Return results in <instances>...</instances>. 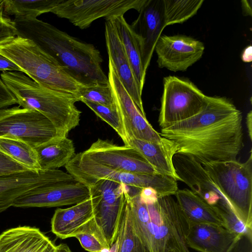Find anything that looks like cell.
<instances>
[{"instance_id":"cell-1","label":"cell","mask_w":252,"mask_h":252,"mask_svg":"<svg viewBox=\"0 0 252 252\" xmlns=\"http://www.w3.org/2000/svg\"><path fill=\"white\" fill-rule=\"evenodd\" d=\"M159 134L175 143L177 154L200 163L236 160L244 147L242 112L224 97L208 96L199 113Z\"/></svg>"},{"instance_id":"cell-2","label":"cell","mask_w":252,"mask_h":252,"mask_svg":"<svg viewBox=\"0 0 252 252\" xmlns=\"http://www.w3.org/2000/svg\"><path fill=\"white\" fill-rule=\"evenodd\" d=\"M17 35L34 42L53 57L76 81L86 87L108 84L99 51L37 18L15 17Z\"/></svg>"},{"instance_id":"cell-3","label":"cell","mask_w":252,"mask_h":252,"mask_svg":"<svg viewBox=\"0 0 252 252\" xmlns=\"http://www.w3.org/2000/svg\"><path fill=\"white\" fill-rule=\"evenodd\" d=\"M139 194L126 186V201L133 226L148 252H190L185 240L189 224L176 200L166 196L146 203Z\"/></svg>"},{"instance_id":"cell-4","label":"cell","mask_w":252,"mask_h":252,"mask_svg":"<svg viewBox=\"0 0 252 252\" xmlns=\"http://www.w3.org/2000/svg\"><path fill=\"white\" fill-rule=\"evenodd\" d=\"M0 78L23 108L38 111L55 127L58 136H67L79 123L81 112L75 103L81 98L42 86L22 72L5 71Z\"/></svg>"},{"instance_id":"cell-5","label":"cell","mask_w":252,"mask_h":252,"mask_svg":"<svg viewBox=\"0 0 252 252\" xmlns=\"http://www.w3.org/2000/svg\"><path fill=\"white\" fill-rule=\"evenodd\" d=\"M0 54L15 63L33 81L46 88L80 97V91L86 87L72 78L53 57L29 39L17 36L9 42L0 45Z\"/></svg>"},{"instance_id":"cell-6","label":"cell","mask_w":252,"mask_h":252,"mask_svg":"<svg viewBox=\"0 0 252 252\" xmlns=\"http://www.w3.org/2000/svg\"><path fill=\"white\" fill-rule=\"evenodd\" d=\"M239 219L252 228V155L236 160L201 163Z\"/></svg>"},{"instance_id":"cell-7","label":"cell","mask_w":252,"mask_h":252,"mask_svg":"<svg viewBox=\"0 0 252 252\" xmlns=\"http://www.w3.org/2000/svg\"><path fill=\"white\" fill-rule=\"evenodd\" d=\"M64 166L69 174L88 188L98 180H108L141 189L151 188L158 198L175 195L179 189L177 181L167 176L113 170L75 157Z\"/></svg>"},{"instance_id":"cell-8","label":"cell","mask_w":252,"mask_h":252,"mask_svg":"<svg viewBox=\"0 0 252 252\" xmlns=\"http://www.w3.org/2000/svg\"><path fill=\"white\" fill-rule=\"evenodd\" d=\"M208 96L189 80L175 76L164 78L159 126L163 128L196 115L203 109Z\"/></svg>"},{"instance_id":"cell-9","label":"cell","mask_w":252,"mask_h":252,"mask_svg":"<svg viewBox=\"0 0 252 252\" xmlns=\"http://www.w3.org/2000/svg\"><path fill=\"white\" fill-rule=\"evenodd\" d=\"M90 197V189L68 172L17 197L12 206L54 207L80 203Z\"/></svg>"},{"instance_id":"cell-10","label":"cell","mask_w":252,"mask_h":252,"mask_svg":"<svg viewBox=\"0 0 252 252\" xmlns=\"http://www.w3.org/2000/svg\"><path fill=\"white\" fill-rule=\"evenodd\" d=\"M146 0H61L51 12L68 20L81 29L89 27L95 20L124 15L134 9L138 12Z\"/></svg>"},{"instance_id":"cell-11","label":"cell","mask_w":252,"mask_h":252,"mask_svg":"<svg viewBox=\"0 0 252 252\" xmlns=\"http://www.w3.org/2000/svg\"><path fill=\"white\" fill-rule=\"evenodd\" d=\"M74 157L113 170L158 174L134 149L126 145L118 146L107 140L98 139L89 149Z\"/></svg>"},{"instance_id":"cell-12","label":"cell","mask_w":252,"mask_h":252,"mask_svg":"<svg viewBox=\"0 0 252 252\" xmlns=\"http://www.w3.org/2000/svg\"><path fill=\"white\" fill-rule=\"evenodd\" d=\"M126 185L101 179L89 187L97 194L99 201L94 219L110 247L117 237L124 213Z\"/></svg>"},{"instance_id":"cell-13","label":"cell","mask_w":252,"mask_h":252,"mask_svg":"<svg viewBox=\"0 0 252 252\" xmlns=\"http://www.w3.org/2000/svg\"><path fill=\"white\" fill-rule=\"evenodd\" d=\"M58 136L57 130L45 116L37 111L18 106L0 120V137L14 138L35 148Z\"/></svg>"},{"instance_id":"cell-14","label":"cell","mask_w":252,"mask_h":252,"mask_svg":"<svg viewBox=\"0 0 252 252\" xmlns=\"http://www.w3.org/2000/svg\"><path fill=\"white\" fill-rule=\"evenodd\" d=\"M108 79L114 102L121 119L127 137L159 142L162 139L141 113L119 80L112 63L108 61Z\"/></svg>"},{"instance_id":"cell-15","label":"cell","mask_w":252,"mask_h":252,"mask_svg":"<svg viewBox=\"0 0 252 252\" xmlns=\"http://www.w3.org/2000/svg\"><path fill=\"white\" fill-rule=\"evenodd\" d=\"M205 49L200 41L185 35H161L155 50L159 67L170 71L186 70L202 57Z\"/></svg>"},{"instance_id":"cell-16","label":"cell","mask_w":252,"mask_h":252,"mask_svg":"<svg viewBox=\"0 0 252 252\" xmlns=\"http://www.w3.org/2000/svg\"><path fill=\"white\" fill-rule=\"evenodd\" d=\"M137 18L130 25L139 42L144 71L147 69L156 44L165 28L162 0H146Z\"/></svg>"},{"instance_id":"cell-17","label":"cell","mask_w":252,"mask_h":252,"mask_svg":"<svg viewBox=\"0 0 252 252\" xmlns=\"http://www.w3.org/2000/svg\"><path fill=\"white\" fill-rule=\"evenodd\" d=\"M173 163L181 182L190 190L210 205L231 208L201 163L191 157L178 154L174 156Z\"/></svg>"},{"instance_id":"cell-18","label":"cell","mask_w":252,"mask_h":252,"mask_svg":"<svg viewBox=\"0 0 252 252\" xmlns=\"http://www.w3.org/2000/svg\"><path fill=\"white\" fill-rule=\"evenodd\" d=\"M0 252H72L65 244L56 245L39 228L19 226L0 234Z\"/></svg>"},{"instance_id":"cell-19","label":"cell","mask_w":252,"mask_h":252,"mask_svg":"<svg viewBox=\"0 0 252 252\" xmlns=\"http://www.w3.org/2000/svg\"><path fill=\"white\" fill-rule=\"evenodd\" d=\"M105 37L109 59L125 89L141 113L146 117L140 91L124 47L112 21L105 19Z\"/></svg>"},{"instance_id":"cell-20","label":"cell","mask_w":252,"mask_h":252,"mask_svg":"<svg viewBox=\"0 0 252 252\" xmlns=\"http://www.w3.org/2000/svg\"><path fill=\"white\" fill-rule=\"evenodd\" d=\"M62 172L58 169H30L0 176V214L12 206L21 195L55 179Z\"/></svg>"},{"instance_id":"cell-21","label":"cell","mask_w":252,"mask_h":252,"mask_svg":"<svg viewBox=\"0 0 252 252\" xmlns=\"http://www.w3.org/2000/svg\"><path fill=\"white\" fill-rule=\"evenodd\" d=\"M99 201L97 194L69 208H58L51 219L52 232L62 239L74 237L79 230L94 218Z\"/></svg>"},{"instance_id":"cell-22","label":"cell","mask_w":252,"mask_h":252,"mask_svg":"<svg viewBox=\"0 0 252 252\" xmlns=\"http://www.w3.org/2000/svg\"><path fill=\"white\" fill-rule=\"evenodd\" d=\"M124 143L136 150L157 173L181 182L173 163V157L178 150L174 141L164 137L157 143L127 137Z\"/></svg>"},{"instance_id":"cell-23","label":"cell","mask_w":252,"mask_h":252,"mask_svg":"<svg viewBox=\"0 0 252 252\" xmlns=\"http://www.w3.org/2000/svg\"><path fill=\"white\" fill-rule=\"evenodd\" d=\"M238 235L209 223H189L185 237L188 248L200 252H226Z\"/></svg>"},{"instance_id":"cell-24","label":"cell","mask_w":252,"mask_h":252,"mask_svg":"<svg viewBox=\"0 0 252 252\" xmlns=\"http://www.w3.org/2000/svg\"><path fill=\"white\" fill-rule=\"evenodd\" d=\"M176 201L189 223H209L225 227L224 223L215 207L210 205L188 189H178Z\"/></svg>"},{"instance_id":"cell-25","label":"cell","mask_w":252,"mask_h":252,"mask_svg":"<svg viewBox=\"0 0 252 252\" xmlns=\"http://www.w3.org/2000/svg\"><path fill=\"white\" fill-rule=\"evenodd\" d=\"M34 149L41 170L65 166L75 155L73 141L67 136H56Z\"/></svg>"},{"instance_id":"cell-26","label":"cell","mask_w":252,"mask_h":252,"mask_svg":"<svg viewBox=\"0 0 252 252\" xmlns=\"http://www.w3.org/2000/svg\"><path fill=\"white\" fill-rule=\"evenodd\" d=\"M106 19H110L113 23L140 90L142 92L146 73L143 68L140 46L138 38L130 25L126 22L124 15L115 16Z\"/></svg>"},{"instance_id":"cell-27","label":"cell","mask_w":252,"mask_h":252,"mask_svg":"<svg viewBox=\"0 0 252 252\" xmlns=\"http://www.w3.org/2000/svg\"><path fill=\"white\" fill-rule=\"evenodd\" d=\"M108 251L148 252L135 231L130 210L126 201L117 238Z\"/></svg>"},{"instance_id":"cell-28","label":"cell","mask_w":252,"mask_h":252,"mask_svg":"<svg viewBox=\"0 0 252 252\" xmlns=\"http://www.w3.org/2000/svg\"><path fill=\"white\" fill-rule=\"evenodd\" d=\"M61 0H4L6 15L37 18L43 13L51 12Z\"/></svg>"},{"instance_id":"cell-29","label":"cell","mask_w":252,"mask_h":252,"mask_svg":"<svg viewBox=\"0 0 252 252\" xmlns=\"http://www.w3.org/2000/svg\"><path fill=\"white\" fill-rule=\"evenodd\" d=\"M0 151L29 169L40 170L34 148L24 141L0 137Z\"/></svg>"},{"instance_id":"cell-30","label":"cell","mask_w":252,"mask_h":252,"mask_svg":"<svg viewBox=\"0 0 252 252\" xmlns=\"http://www.w3.org/2000/svg\"><path fill=\"white\" fill-rule=\"evenodd\" d=\"M166 26L182 23L193 16L203 0H162Z\"/></svg>"},{"instance_id":"cell-31","label":"cell","mask_w":252,"mask_h":252,"mask_svg":"<svg viewBox=\"0 0 252 252\" xmlns=\"http://www.w3.org/2000/svg\"><path fill=\"white\" fill-rule=\"evenodd\" d=\"M74 237L89 252H102L109 251L111 248L94 218L85 224Z\"/></svg>"},{"instance_id":"cell-32","label":"cell","mask_w":252,"mask_h":252,"mask_svg":"<svg viewBox=\"0 0 252 252\" xmlns=\"http://www.w3.org/2000/svg\"><path fill=\"white\" fill-rule=\"evenodd\" d=\"M81 101L89 107L99 118L110 126L120 136L123 142L126 139L123 123L114 103L102 105L85 99Z\"/></svg>"},{"instance_id":"cell-33","label":"cell","mask_w":252,"mask_h":252,"mask_svg":"<svg viewBox=\"0 0 252 252\" xmlns=\"http://www.w3.org/2000/svg\"><path fill=\"white\" fill-rule=\"evenodd\" d=\"M81 100L85 99L98 104L109 106L114 103L109 83L83 87L80 92Z\"/></svg>"},{"instance_id":"cell-34","label":"cell","mask_w":252,"mask_h":252,"mask_svg":"<svg viewBox=\"0 0 252 252\" xmlns=\"http://www.w3.org/2000/svg\"><path fill=\"white\" fill-rule=\"evenodd\" d=\"M224 223L225 228L237 235L252 234V228L246 226L228 206H214Z\"/></svg>"},{"instance_id":"cell-35","label":"cell","mask_w":252,"mask_h":252,"mask_svg":"<svg viewBox=\"0 0 252 252\" xmlns=\"http://www.w3.org/2000/svg\"><path fill=\"white\" fill-rule=\"evenodd\" d=\"M17 35L13 20L4 13V0H0V45L9 42Z\"/></svg>"},{"instance_id":"cell-36","label":"cell","mask_w":252,"mask_h":252,"mask_svg":"<svg viewBox=\"0 0 252 252\" xmlns=\"http://www.w3.org/2000/svg\"><path fill=\"white\" fill-rule=\"evenodd\" d=\"M28 170L30 169L0 151V176Z\"/></svg>"},{"instance_id":"cell-37","label":"cell","mask_w":252,"mask_h":252,"mask_svg":"<svg viewBox=\"0 0 252 252\" xmlns=\"http://www.w3.org/2000/svg\"><path fill=\"white\" fill-rule=\"evenodd\" d=\"M226 252H252V234L238 235Z\"/></svg>"},{"instance_id":"cell-38","label":"cell","mask_w":252,"mask_h":252,"mask_svg":"<svg viewBox=\"0 0 252 252\" xmlns=\"http://www.w3.org/2000/svg\"><path fill=\"white\" fill-rule=\"evenodd\" d=\"M17 100L0 78V109L17 104Z\"/></svg>"},{"instance_id":"cell-39","label":"cell","mask_w":252,"mask_h":252,"mask_svg":"<svg viewBox=\"0 0 252 252\" xmlns=\"http://www.w3.org/2000/svg\"><path fill=\"white\" fill-rule=\"evenodd\" d=\"M140 200L144 203H153L158 200V196L156 191L151 188H142L139 194Z\"/></svg>"},{"instance_id":"cell-40","label":"cell","mask_w":252,"mask_h":252,"mask_svg":"<svg viewBox=\"0 0 252 252\" xmlns=\"http://www.w3.org/2000/svg\"><path fill=\"white\" fill-rule=\"evenodd\" d=\"M19 71L22 70L13 62L0 54V72Z\"/></svg>"},{"instance_id":"cell-41","label":"cell","mask_w":252,"mask_h":252,"mask_svg":"<svg viewBox=\"0 0 252 252\" xmlns=\"http://www.w3.org/2000/svg\"><path fill=\"white\" fill-rule=\"evenodd\" d=\"M242 60L245 63H250L252 61V47L247 46L243 50L241 55Z\"/></svg>"},{"instance_id":"cell-42","label":"cell","mask_w":252,"mask_h":252,"mask_svg":"<svg viewBox=\"0 0 252 252\" xmlns=\"http://www.w3.org/2000/svg\"><path fill=\"white\" fill-rule=\"evenodd\" d=\"M242 11L244 15H252V0H243L241 1Z\"/></svg>"},{"instance_id":"cell-43","label":"cell","mask_w":252,"mask_h":252,"mask_svg":"<svg viewBox=\"0 0 252 252\" xmlns=\"http://www.w3.org/2000/svg\"><path fill=\"white\" fill-rule=\"evenodd\" d=\"M246 126L248 135L251 140H252V111L251 110L246 117Z\"/></svg>"}]
</instances>
